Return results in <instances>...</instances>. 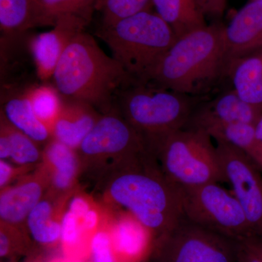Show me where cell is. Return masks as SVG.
I'll return each mask as SVG.
<instances>
[{
  "label": "cell",
  "instance_id": "cell-1",
  "mask_svg": "<svg viewBox=\"0 0 262 262\" xmlns=\"http://www.w3.org/2000/svg\"><path fill=\"white\" fill-rule=\"evenodd\" d=\"M52 79L62 98L89 103L103 113L115 107L120 91L135 80L84 31L66 48Z\"/></svg>",
  "mask_w": 262,
  "mask_h": 262
},
{
  "label": "cell",
  "instance_id": "cell-2",
  "mask_svg": "<svg viewBox=\"0 0 262 262\" xmlns=\"http://www.w3.org/2000/svg\"><path fill=\"white\" fill-rule=\"evenodd\" d=\"M223 24L214 23L178 38L146 81L192 96L226 75Z\"/></svg>",
  "mask_w": 262,
  "mask_h": 262
},
{
  "label": "cell",
  "instance_id": "cell-3",
  "mask_svg": "<svg viewBox=\"0 0 262 262\" xmlns=\"http://www.w3.org/2000/svg\"><path fill=\"white\" fill-rule=\"evenodd\" d=\"M152 156L128 165L112 183L110 191L113 200L128 210L156 239L178 225L184 215L182 188L150 164Z\"/></svg>",
  "mask_w": 262,
  "mask_h": 262
},
{
  "label": "cell",
  "instance_id": "cell-4",
  "mask_svg": "<svg viewBox=\"0 0 262 262\" xmlns=\"http://www.w3.org/2000/svg\"><path fill=\"white\" fill-rule=\"evenodd\" d=\"M194 106L192 96L136 80L120 91L115 105L154 155L163 139L187 126Z\"/></svg>",
  "mask_w": 262,
  "mask_h": 262
},
{
  "label": "cell",
  "instance_id": "cell-5",
  "mask_svg": "<svg viewBox=\"0 0 262 262\" xmlns=\"http://www.w3.org/2000/svg\"><path fill=\"white\" fill-rule=\"evenodd\" d=\"M97 35L136 80L146 81L177 37L152 10L102 26Z\"/></svg>",
  "mask_w": 262,
  "mask_h": 262
},
{
  "label": "cell",
  "instance_id": "cell-6",
  "mask_svg": "<svg viewBox=\"0 0 262 262\" xmlns=\"http://www.w3.org/2000/svg\"><path fill=\"white\" fill-rule=\"evenodd\" d=\"M155 155L159 158L164 175L179 187L226 182L216 146L202 129L176 131L160 143Z\"/></svg>",
  "mask_w": 262,
  "mask_h": 262
},
{
  "label": "cell",
  "instance_id": "cell-7",
  "mask_svg": "<svg viewBox=\"0 0 262 262\" xmlns=\"http://www.w3.org/2000/svg\"><path fill=\"white\" fill-rule=\"evenodd\" d=\"M238 242L192 223L185 217L155 239L152 262H238Z\"/></svg>",
  "mask_w": 262,
  "mask_h": 262
},
{
  "label": "cell",
  "instance_id": "cell-8",
  "mask_svg": "<svg viewBox=\"0 0 262 262\" xmlns=\"http://www.w3.org/2000/svg\"><path fill=\"white\" fill-rule=\"evenodd\" d=\"M182 189L187 220L237 241L256 236L235 196L218 183Z\"/></svg>",
  "mask_w": 262,
  "mask_h": 262
},
{
  "label": "cell",
  "instance_id": "cell-9",
  "mask_svg": "<svg viewBox=\"0 0 262 262\" xmlns=\"http://www.w3.org/2000/svg\"><path fill=\"white\" fill-rule=\"evenodd\" d=\"M216 143L226 182L232 187L255 235L262 237L261 170L242 150L226 143Z\"/></svg>",
  "mask_w": 262,
  "mask_h": 262
},
{
  "label": "cell",
  "instance_id": "cell-10",
  "mask_svg": "<svg viewBox=\"0 0 262 262\" xmlns=\"http://www.w3.org/2000/svg\"><path fill=\"white\" fill-rule=\"evenodd\" d=\"M78 149L85 156H119L135 163L151 153L145 141L116 107L100 117Z\"/></svg>",
  "mask_w": 262,
  "mask_h": 262
},
{
  "label": "cell",
  "instance_id": "cell-11",
  "mask_svg": "<svg viewBox=\"0 0 262 262\" xmlns=\"http://www.w3.org/2000/svg\"><path fill=\"white\" fill-rule=\"evenodd\" d=\"M91 18L81 15H63L56 20L51 31L31 38L29 49L39 78L42 80L52 78L66 48L77 34L84 32Z\"/></svg>",
  "mask_w": 262,
  "mask_h": 262
},
{
  "label": "cell",
  "instance_id": "cell-12",
  "mask_svg": "<svg viewBox=\"0 0 262 262\" xmlns=\"http://www.w3.org/2000/svg\"><path fill=\"white\" fill-rule=\"evenodd\" d=\"M224 40L227 67L262 50V2L251 0L236 13L225 27Z\"/></svg>",
  "mask_w": 262,
  "mask_h": 262
},
{
  "label": "cell",
  "instance_id": "cell-13",
  "mask_svg": "<svg viewBox=\"0 0 262 262\" xmlns=\"http://www.w3.org/2000/svg\"><path fill=\"white\" fill-rule=\"evenodd\" d=\"M261 116V105L248 102L232 89L199 110H194L184 128H199L208 123L255 125Z\"/></svg>",
  "mask_w": 262,
  "mask_h": 262
},
{
  "label": "cell",
  "instance_id": "cell-14",
  "mask_svg": "<svg viewBox=\"0 0 262 262\" xmlns=\"http://www.w3.org/2000/svg\"><path fill=\"white\" fill-rule=\"evenodd\" d=\"M96 110L89 103L63 98L61 112L52 125V135L72 149H78L101 117Z\"/></svg>",
  "mask_w": 262,
  "mask_h": 262
},
{
  "label": "cell",
  "instance_id": "cell-15",
  "mask_svg": "<svg viewBox=\"0 0 262 262\" xmlns=\"http://www.w3.org/2000/svg\"><path fill=\"white\" fill-rule=\"evenodd\" d=\"M110 234L119 262H139L150 257L155 237L134 216L120 220Z\"/></svg>",
  "mask_w": 262,
  "mask_h": 262
},
{
  "label": "cell",
  "instance_id": "cell-16",
  "mask_svg": "<svg viewBox=\"0 0 262 262\" xmlns=\"http://www.w3.org/2000/svg\"><path fill=\"white\" fill-rule=\"evenodd\" d=\"M226 75L241 98L262 106V50L229 63Z\"/></svg>",
  "mask_w": 262,
  "mask_h": 262
},
{
  "label": "cell",
  "instance_id": "cell-17",
  "mask_svg": "<svg viewBox=\"0 0 262 262\" xmlns=\"http://www.w3.org/2000/svg\"><path fill=\"white\" fill-rule=\"evenodd\" d=\"M152 6L177 39L208 25L196 0H152Z\"/></svg>",
  "mask_w": 262,
  "mask_h": 262
},
{
  "label": "cell",
  "instance_id": "cell-18",
  "mask_svg": "<svg viewBox=\"0 0 262 262\" xmlns=\"http://www.w3.org/2000/svg\"><path fill=\"white\" fill-rule=\"evenodd\" d=\"M42 188L39 183L29 181L6 189L0 196V217L8 225H16L27 219L41 201Z\"/></svg>",
  "mask_w": 262,
  "mask_h": 262
},
{
  "label": "cell",
  "instance_id": "cell-19",
  "mask_svg": "<svg viewBox=\"0 0 262 262\" xmlns=\"http://www.w3.org/2000/svg\"><path fill=\"white\" fill-rule=\"evenodd\" d=\"M2 113L13 126L35 142H45L52 134L51 129L34 113L26 91L8 96Z\"/></svg>",
  "mask_w": 262,
  "mask_h": 262
},
{
  "label": "cell",
  "instance_id": "cell-20",
  "mask_svg": "<svg viewBox=\"0 0 262 262\" xmlns=\"http://www.w3.org/2000/svg\"><path fill=\"white\" fill-rule=\"evenodd\" d=\"M36 27L34 0H0L1 46L14 43Z\"/></svg>",
  "mask_w": 262,
  "mask_h": 262
},
{
  "label": "cell",
  "instance_id": "cell-21",
  "mask_svg": "<svg viewBox=\"0 0 262 262\" xmlns=\"http://www.w3.org/2000/svg\"><path fill=\"white\" fill-rule=\"evenodd\" d=\"M198 129L206 131L216 142L226 143L242 150L259 165L260 151L254 125L208 123Z\"/></svg>",
  "mask_w": 262,
  "mask_h": 262
},
{
  "label": "cell",
  "instance_id": "cell-22",
  "mask_svg": "<svg viewBox=\"0 0 262 262\" xmlns=\"http://www.w3.org/2000/svg\"><path fill=\"white\" fill-rule=\"evenodd\" d=\"M96 0H34L36 26H53L63 15L75 14L91 17Z\"/></svg>",
  "mask_w": 262,
  "mask_h": 262
},
{
  "label": "cell",
  "instance_id": "cell-23",
  "mask_svg": "<svg viewBox=\"0 0 262 262\" xmlns=\"http://www.w3.org/2000/svg\"><path fill=\"white\" fill-rule=\"evenodd\" d=\"M27 220L29 232L38 244L50 247L61 241V223L53 220V208L49 202H39Z\"/></svg>",
  "mask_w": 262,
  "mask_h": 262
},
{
  "label": "cell",
  "instance_id": "cell-24",
  "mask_svg": "<svg viewBox=\"0 0 262 262\" xmlns=\"http://www.w3.org/2000/svg\"><path fill=\"white\" fill-rule=\"evenodd\" d=\"M73 149L55 139L46 147V158L55 169L53 182L58 189H66L73 180L77 167Z\"/></svg>",
  "mask_w": 262,
  "mask_h": 262
},
{
  "label": "cell",
  "instance_id": "cell-25",
  "mask_svg": "<svg viewBox=\"0 0 262 262\" xmlns=\"http://www.w3.org/2000/svg\"><path fill=\"white\" fill-rule=\"evenodd\" d=\"M33 110L41 121L51 129L62 107L63 98L54 86L42 84L26 91Z\"/></svg>",
  "mask_w": 262,
  "mask_h": 262
},
{
  "label": "cell",
  "instance_id": "cell-26",
  "mask_svg": "<svg viewBox=\"0 0 262 262\" xmlns=\"http://www.w3.org/2000/svg\"><path fill=\"white\" fill-rule=\"evenodd\" d=\"M1 130L8 136L10 158L15 163L26 165L39 159L40 153L35 141L13 126L1 112Z\"/></svg>",
  "mask_w": 262,
  "mask_h": 262
},
{
  "label": "cell",
  "instance_id": "cell-27",
  "mask_svg": "<svg viewBox=\"0 0 262 262\" xmlns=\"http://www.w3.org/2000/svg\"><path fill=\"white\" fill-rule=\"evenodd\" d=\"M102 26H107L132 15L152 10V0H100Z\"/></svg>",
  "mask_w": 262,
  "mask_h": 262
},
{
  "label": "cell",
  "instance_id": "cell-28",
  "mask_svg": "<svg viewBox=\"0 0 262 262\" xmlns=\"http://www.w3.org/2000/svg\"><path fill=\"white\" fill-rule=\"evenodd\" d=\"M61 242L67 255L73 256L82 247L84 229L80 219L70 211L63 215L61 222Z\"/></svg>",
  "mask_w": 262,
  "mask_h": 262
},
{
  "label": "cell",
  "instance_id": "cell-29",
  "mask_svg": "<svg viewBox=\"0 0 262 262\" xmlns=\"http://www.w3.org/2000/svg\"><path fill=\"white\" fill-rule=\"evenodd\" d=\"M89 250L91 262H119L111 234L106 231H98L91 237Z\"/></svg>",
  "mask_w": 262,
  "mask_h": 262
},
{
  "label": "cell",
  "instance_id": "cell-30",
  "mask_svg": "<svg viewBox=\"0 0 262 262\" xmlns=\"http://www.w3.org/2000/svg\"><path fill=\"white\" fill-rule=\"evenodd\" d=\"M206 17L219 19L223 16L228 0H196Z\"/></svg>",
  "mask_w": 262,
  "mask_h": 262
},
{
  "label": "cell",
  "instance_id": "cell-31",
  "mask_svg": "<svg viewBox=\"0 0 262 262\" xmlns=\"http://www.w3.org/2000/svg\"><path fill=\"white\" fill-rule=\"evenodd\" d=\"M238 242L237 258L238 262H262L259 256L243 241Z\"/></svg>",
  "mask_w": 262,
  "mask_h": 262
},
{
  "label": "cell",
  "instance_id": "cell-32",
  "mask_svg": "<svg viewBox=\"0 0 262 262\" xmlns=\"http://www.w3.org/2000/svg\"><path fill=\"white\" fill-rule=\"evenodd\" d=\"M90 209L91 208H90L89 203L84 198L77 196V198H73L71 201L69 211L82 220Z\"/></svg>",
  "mask_w": 262,
  "mask_h": 262
},
{
  "label": "cell",
  "instance_id": "cell-33",
  "mask_svg": "<svg viewBox=\"0 0 262 262\" xmlns=\"http://www.w3.org/2000/svg\"><path fill=\"white\" fill-rule=\"evenodd\" d=\"M82 228H83L84 232H92L96 229V226L98 225V215L97 212L94 210L90 209L89 212L84 215L82 220H81Z\"/></svg>",
  "mask_w": 262,
  "mask_h": 262
},
{
  "label": "cell",
  "instance_id": "cell-34",
  "mask_svg": "<svg viewBox=\"0 0 262 262\" xmlns=\"http://www.w3.org/2000/svg\"><path fill=\"white\" fill-rule=\"evenodd\" d=\"M243 242L249 246L262 260V237L261 236H252L248 238L243 239Z\"/></svg>",
  "mask_w": 262,
  "mask_h": 262
},
{
  "label": "cell",
  "instance_id": "cell-35",
  "mask_svg": "<svg viewBox=\"0 0 262 262\" xmlns=\"http://www.w3.org/2000/svg\"><path fill=\"white\" fill-rule=\"evenodd\" d=\"M12 173H13V169L9 164L7 163L5 160H1L0 161V186L2 188L9 182Z\"/></svg>",
  "mask_w": 262,
  "mask_h": 262
},
{
  "label": "cell",
  "instance_id": "cell-36",
  "mask_svg": "<svg viewBox=\"0 0 262 262\" xmlns=\"http://www.w3.org/2000/svg\"><path fill=\"white\" fill-rule=\"evenodd\" d=\"M0 158L5 160L10 158V145L8 136L4 131L1 130L0 136Z\"/></svg>",
  "mask_w": 262,
  "mask_h": 262
},
{
  "label": "cell",
  "instance_id": "cell-37",
  "mask_svg": "<svg viewBox=\"0 0 262 262\" xmlns=\"http://www.w3.org/2000/svg\"><path fill=\"white\" fill-rule=\"evenodd\" d=\"M255 133L260 151L259 168L262 170V116L255 125Z\"/></svg>",
  "mask_w": 262,
  "mask_h": 262
},
{
  "label": "cell",
  "instance_id": "cell-38",
  "mask_svg": "<svg viewBox=\"0 0 262 262\" xmlns=\"http://www.w3.org/2000/svg\"><path fill=\"white\" fill-rule=\"evenodd\" d=\"M51 262H84L81 258H70L68 260H56Z\"/></svg>",
  "mask_w": 262,
  "mask_h": 262
},
{
  "label": "cell",
  "instance_id": "cell-39",
  "mask_svg": "<svg viewBox=\"0 0 262 262\" xmlns=\"http://www.w3.org/2000/svg\"><path fill=\"white\" fill-rule=\"evenodd\" d=\"M139 262H147V259L144 260V261H139Z\"/></svg>",
  "mask_w": 262,
  "mask_h": 262
},
{
  "label": "cell",
  "instance_id": "cell-40",
  "mask_svg": "<svg viewBox=\"0 0 262 262\" xmlns=\"http://www.w3.org/2000/svg\"><path fill=\"white\" fill-rule=\"evenodd\" d=\"M255 1H260V2H262V0H255Z\"/></svg>",
  "mask_w": 262,
  "mask_h": 262
}]
</instances>
